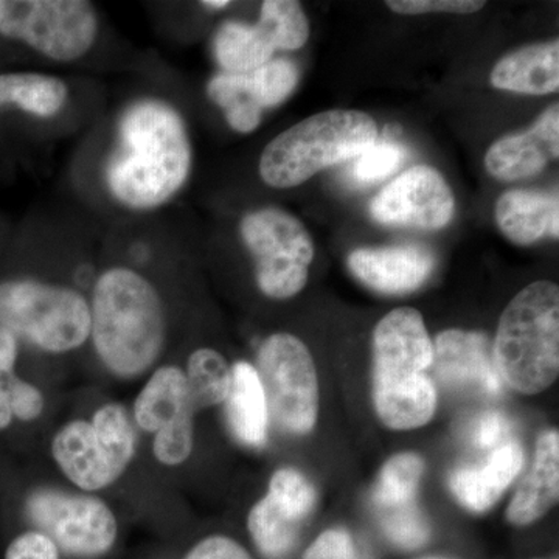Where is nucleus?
<instances>
[{"label": "nucleus", "instance_id": "obj_35", "mask_svg": "<svg viewBox=\"0 0 559 559\" xmlns=\"http://www.w3.org/2000/svg\"><path fill=\"white\" fill-rule=\"evenodd\" d=\"M5 389L13 417L20 418L21 421H33L40 417L44 411V396L40 390L14 374L7 380Z\"/></svg>", "mask_w": 559, "mask_h": 559}, {"label": "nucleus", "instance_id": "obj_37", "mask_svg": "<svg viewBox=\"0 0 559 559\" xmlns=\"http://www.w3.org/2000/svg\"><path fill=\"white\" fill-rule=\"evenodd\" d=\"M5 559H60V550L49 536L33 530L11 540Z\"/></svg>", "mask_w": 559, "mask_h": 559}, {"label": "nucleus", "instance_id": "obj_28", "mask_svg": "<svg viewBox=\"0 0 559 559\" xmlns=\"http://www.w3.org/2000/svg\"><path fill=\"white\" fill-rule=\"evenodd\" d=\"M275 50H299L310 38V22L299 2L266 0L257 22Z\"/></svg>", "mask_w": 559, "mask_h": 559}, {"label": "nucleus", "instance_id": "obj_33", "mask_svg": "<svg viewBox=\"0 0 559 559\" xmlns=\"http://www.w3.org/2000/svg\"><path fill=\"white\" fill-rule=\"evenodd\" d=\"M153 451L164 465L176 466L186 462L193 451V419H179L156 432Z\"/></svg>", "mask_w": 559, "mask_h": 559}, {"label": "nucleus", "instance_id": "obj_40", "mask_svg": "<svg viewBox=\"0 0 559 559\" xmlns=\"http://www.w3.org/2000/svg\"><path fill=\"white\" fill-rule=\"evenodd\" d=\"M17 337L11 331L0 326V385L5 384L13 373L17 359Z\"/></svg>", "mask_w": 559, "mask_h": 559}, {"label": "nucleus", "instance_id": "obj_31", "mask_svg": "<svg viewBox=\"0 0 559 559\" xmlns=\"http://www.w3.org/2000/svg\"><path fill=\"white\" fill-rule=\"evenodd\" d=\"M407 151L400 143L392 140L374 142L370 148L355 157L348 175L353 182L359 186H371L380 180L389 178L406 160Z\"/></svg>", "mask_w": 559, "mask_h": 559}, {"label": "nucleus", "instance_id": "obj_19", "mask_svg": "<svg viewBox=\"0 0 559 559\" xmlns=\"http://www.w3.org/2000/svg\"><path fill=\"white\" fill-rule=\"evenodd\" d=\"M496 90L522 95H547L559 90V40L533 44L507 55L495 66Z\"/></svg>", "mask_w": 559, "mask_h": 559}, {"label": "nucleus", "instance_id": "obj_27", "mask_svg": "<svg viewBox=\"0 0 559 559\" xmlns=\"http://www.w3.org/2000/svg\"><path fill=\"white\" fill-rule=\"evenodd\" d=\"M207 94L223 109L231 130L248 134L260 127L263 109L250 97L242 73H218L210 80Z\"/></svg>", "mask_w": 559, "mask_h": 559}, {"label": "nucleus", "instance_id": "obj_8", "mask_svg": "<svg viewBox=\"0 0 559 559\" xmlns=\"http://www.w3.org/2000/svg\"><path fill=\"white\" fill-rule=\"evenodd\" d=\"M240 235L264 296L288 300L307 286L314 242L296 216L277 207L253 210L242 216Z\"/></svg>", "mask_w": 559, "mask_h": 559}, {"label": "nucleus", "instance_id": "obj_42", "mask_svg": "<svg viewBox=\"0 0 559 559\" xmlns=\"http://www.w3.org/2000/svg\"><path fill=\"white\" fill-rule=\"evenodd\" d=\"M229 5V0H204V2H202V7L207 10H224Z\"/></svg>", "mask_w": 559, "mask_h": 559}, {"label": "nucleus", "instance_id": "obj_25", "mask_svg": "<svg viewBox=\"0 0 559 559\" xmlns=\"http://www.w3.org/2000/svg\"><path fill=\"white\" fill-rule=\"evenodd\" d=\"M186 377L191 403L197 411L218 406L229 395L231 369L216 349L200 348L191 353Z\"/></svg>", "mask_w": 559, "mask_h": 559}, {"label": "nucleus", "instance_id": "obj_5", "mask_svg": "<svg viewBox=\"0 0 559 559\" xmlns=\"http://www.w3.org/2000/svg\"><path fill=\"white\" fill-rule=\"evenodd\" d=\"M377 139V123L367 114L325 110L272 139L260 157V176L272 189H293L331 165L355 159Z\"/></svg>", "mask_w": 559, "mask_h": 559}, {"label": "nucleus", "instance_id": "obj_30", "mask_svg": "<svg viewBox=\"0 0 559 559\" xmlns=\"http://www.w3.org/2000/svg\"><path fill=\"white\" fill-rule=\"evenodd\" d=\"M385 538L403 550H417L430 538V527L417 503L399 509L378 510Z\"/></svg>", "mask_w": 559, "mask_h": 559}, {"label": "nucleus", "instance_id": "obj_17", "mask_svg": "<svg viewBox=\"0 0 559 559\" xmlns=\"http://www.w3.org/2000/svg\"><path fill=\"white\" fill-rule=\"evenodd\" d=\"M559 498V433L547 430L536 443L535 460L507 509V520L518 527L546 516Z\"/></svg>", "mask_w": 559, "mask_h": 559}, {"label": "nucleus", "instance_id": "obj_29", "mask_svg": "<svg viewBox=\"0 0 559 559\" xmlns=\"http://www.w3.org/2000/svg\"><path fill=\"white\" fill-rule=\"evenodd\" d=\"M250 97L261 109L282 105L299 83V69L286 58H272L270 62L249 73H242Z\"/></svg>", "mask_w": 559, "mask_h": 559}, {"label": "nucleus", "instance_id": "obj_32", "mask_svg": "<svg viewBox=\"0 0 559 559\" xmlns=\"http://www.w3.org/2000/svg\"><path fill=\"white\" fill-rule=\"evenodd\" d=\"M267 495L285 503L301 520L310 514L316 503L314 487L304 474L293 468L275 471L274 476L271 477Z\"/></svg>", "mask_w": 559, "mask_h": 559}, {"label": "nucleus", "instance_id": "obj_4", "mask_svg": "<svg viewBox=\"0 0 559 559\" xmlns=\"http://www.w3.org/2000/svg\"><path fill=\"white\" fill-rule=\"evenodd\" d=\"M492 356L502 380L525 395L544 392L557 381V283L539 280L516 294L500 316Z\"/></svg>", "mask_w": 559, "mask_h": 559}, {"label": "nucleus", "instance_id": "obj_43", "mask_svg": "<svg viewBox=\"0 0 559 559\" xmlns=\"http://www.w3.org/2000/svg\"><path fill=\"white\" fill-rule=\"evenodd\" d=\"M423 559H448V558H441V557H429V558H423Z\"/></svg>", "mask_w": 559, "mask_h": 559}, {"label": "nucleus", "instance_id": "obj_39", "mask_svg": "<svg viewBox=\"0 0 559 559\" xmlns=\"http://www.w3.org/2000/svg\"><path fill=\"white\" fill-rule=\"evenodd\" d=\"M509 419L499 412H488L477 423L476 430H474V440L480 448H491L498 444L503 436L509 433Z\"/></svg>", "mask_w": 559, "mask_h": 559}, {"label": "nucleus", "instance_id": "obj_24", "mask_svg": "<svg viewBox=\"0 0 559 559\" xmlns=\"http://www.w3.org/2000/svg\"><path fill=\"white\" fill-rule=\"evenodd\" d=\"M301 522L304 520L285 503L267 495L250 510L248 527L264 557L282 559L296 546Z\"/></svg>", "mask_w": 559, "mask_h": 559}, {"label": "nucleus", "instance_id": "obj_15", "mask_svg": "<svg viewBox=\"0 0 559 559\" xmlns=\"http://www.w3.org/2000/svg\"><path fill=\"white\" fill-rule=\"evenodd\" d=\"M348 267L364 285L382 294H407L419 288L433 270V257L421 246L358 249Z\"/></svg>", "mask_w": 559, "mask_h": 559}, {"label": "nucleus", "instance_id": "obj_2", "mask_svg": "<svg viewBox=\"0 0 559 559\" xmlns=\"http://www.w3.org/2000/svg\"><path fill=\"white\" fill-rule=\"evenodd\" d=\"M91 336L98 358L112 373L132 378L150 369L167 340V312L159 290L145 275L114 266L92 294Z\"/></svg>", "mask_w": 559, "mask_h": 559}, {"label": "nucleus", "instance_id": "obj_9", "mask_svg": "<svg viewBox=\"0 0 559 559\" xmlns=\"http://www.w3.org/2000/svg\"><path fill=\"white\" fill-rule=\"evenodd\" d=\"M98 25L86 0H0V35L49 60L79 61L94 46Z\"/></svg>", "mask_w": 559, "mask_h": 559}, {"label": "nucleus", "instance_id": "obj_1", "mask_svg": "<svg viewBox=\"0 0 559 559\" xmlns=\"http://www.w3.org/2000/svg\"><path fill=\"white\" fill-rule=\"evenodd\" d=\"M191 145L186 121L170 103L143 98L117 123L105 186L117 204L148 212L171 201L189 180Z\"/></svg>", "mask_w": 559, "mask_h": 559}, {"label": "nucleus", "instance_id": "obj_41", "mask_svg": "<svg viewBox=\"0 0 559 559\" xmlns=\"http://www.w3.org/2000/svg\"><path fill=\"white\" fill-rule=\"evenodd\" d=\"M11 419H13V411H11L9 393L3 384L0 385V430L9 428Z\"/></svg>", "mask_w": 559, "mask_h": 559}, {"label": "nucleus", "instance_id": "obj_36", "mask_svg": "<svg viewBox=\"0 0 559 559\" xmlns=\"http://www.w3.org/2000/svg\"><path fill=\"white\" fill-rule=\"evenodd\" d=\"M388 7L400 14H469L484 9L485 2H477V0H390Z\"/></svg>", "mask_w": 559, "mask_h": 559}, {"label": "nucleus", "instance_id": "obj_7", "mask_svg": "<svg viewBox=\"0 0 559 559\" xmlns=\"http://www.w3.org/2000/svg\"><path fill=\"white\" fill-rule=\"evenodd\" d=\"M135 451V433L121 404H106L92 423L76 419L51 441L62 473L84 491H98L119 480Z\"/></svg>", "mask_w": 559, "mask_h": 559}, {"label": "nucleus", "instance_id": "obj_38", "mask_svg": "<svg viewBox=\"0 0 559 559\" xmlns=\"http://www.w3.org/2000/svg\"><path fill=\"white\" fill-rule=\"evenodd\" d=\"M186 559H252L248 550L227 536H209L187 554Z\"/></svg>", "mask_w": 559, "mask_h": 559}, {"label": "nucleus", "instance_id": "obj_10", "mask_svg": "<svg viewBox=\"0 0 559 559\" xmlns=\"http://www.w3.org/2000/svg\"><path fill=\"white\" fill-rule=\"evenodd\" d=\"M259 373L267 412L286 432H311L319 414V381L307 345L289 333H275L261 344Z\"/></svg>", "mask_w": 559, "mask_h": 559}, {"label": "nucleus", "instance_id": "obj_21", "mask_svg": "<svg viewBox=\"0 0 559 559\" xmlns=\"http://www.w3.org/2000/svg\"><path fill=\"white\" fill-rule=\"evenodd\" d=\"M224 403L227 421L237 440L250 448L264 447L270 412L255 367L245 360L231 367L230 392Z\"/></svg>", "mask_w": 559, "mask_h": 559}, {"label": "nucleus", "instance_id": "obj_13", "mask_svg": "<svg viewBox=\"0 0 559 559\" xmlns=\"http://www.w3.org/2000/svg\"><path fill=\"white\" fill-rule=\"evenodd\" d=\"M558 156L559 105L555 103L530 130L492 143L485 156V167L492 178L511 182L538 175Z\"/></svg>", "mask_w": 559, "mask_h": 559}, {"label": "nucleus", "instance_id": "obj_14", "mask_svg": "<svg viewBox=\"0 0 559 559\" xmlns=\"http://www.w3.org/2000/svg\"><path fill=\"white\" fill-rule=\"evenodd\" d=\"M432 367L447 384L476 388L498 395L502 377L487 337L473 331L448 330L439 334L433 348Z\"/></svg>", "mask_w": 559, "mask_h": 559}, {"label": "nucleus", "instance_id": "obj_26", "mask_svg": "<svg viewBox=\"0 0 559 559\" xmlns=\"http://www.w3.org/2000/svg\"><path fill=\"white\" fill-rule=\"evenodd\" d=\"M425 462L415 452H401L382 466L373 492L378 510L399 509L415 502Z\"/></svg>", "mask_w": 559, "mask_h": 559}, {"label": "nucleus", "instance_id": "obj_12", "mask_svg": "<svg viewBox=\"0 0 559 559\" xmlns=\"http://www.w3.org/2000/svg\"><path fill=\"white\" fill-rule=\"evenodd\" d=\"M455 212L451 187L439 171L418 165L384 187L370 204V213L385 226L439 230Z\"/></svg>", "mask_w": 559, "mask_h": 559}, {"label": "nucleus", "instance_id": "obj_11", "mask_svg": "<svg viewBox=\"0 0 559 559\" xmlns=\"http://www.w3.org/2000/svg\"><path fill=\"white\" fill-rule=\"evenodd\" d=\"M27 514L38 532L70 557H100L110 550L119 533L112 511L92 496L38 489L27 499Z\"/></svg>", "mask_w": 559, "mask_h": 559}, {"label": "nucleus", "instance_id": "obj_23", "mask_svg": "<svg viewBox=\"0 0 559 559\" xmlns=\"http://www.w3.org/2000/svg\"><path fill=\"white\" fill-rule=\"evenodd\" d=\"M216 61L224 72L249 73L274 58L275 47L259 24L229 21L216 32Z\"/></svg>", "mask_w": 559, "mask_h": 559}, {"label": "nucleus", "instance_id": "obj_22", "mask_svg": "<svg viewBox=\"0 0 559 559\" xmlns=\"http://www.w3.org/2000/svg\"><path fill=\"white\" fill-rule=\"evenodd\" d=\"M68 98V84L58 76L36 72L0 73V110L14 108L50 119L61 112Z\"/></svg>", "mask_w": 559, "mask_h": 559}, {"label": "nucleus", "instance_id": "obj_34", "mask_svg": "<svg viewBox=\"0 0 559 559\" xmlns=\"http://www.w3.org/2000/svg\"><path fill=\"white\" fill-rule=\"evenodd\" d=\"M304 559H364L358 544L345 528H330L320 533L305 551Z\"/></svg>", "mask_w": 559, "mask_h": 559}, {"label": "nucleus", "instance_id": "obj_18", "mask_svg": "<svg viewBox=\"0 0 559 559\" xmlns=\"http://www.w3.org/2000/svg\"><path fill=\"white\" fill-rule=\"evenodd\" d=\"M499 229L518 246L559 237L558 194L536 190L506 191L496 202Z\"/></svg>", "mask_w": 559, "mask_h": 559}, {"label": "nucleus", "instance_id": "obj_16", "mask_svg": "<svg viewBox=\"0 0 559 559\" xmlns=\"http://www.w3.org/2000/svg\"><path fill=\"white\" fill-rule=\"evenodd\" d=\"M524 466V451L520 443L500 444L479 466H466L454 471L451 489L465 509L481 513L502 498L511 481Z\"/></svg>", "mask_w": 559, "mask_h": 559}, {"label": "nucleus", "instance_id": "obj_6", "mask_svg": "<svg viewBox=\"0 0 559 559\" xmlns=\"http://www.w3.org/2000/svg\"><path fill=\"white\" fill-rule=\"evenodd\" d=\"M0 326L50 353L91 337V305L80 290L33 278L0 282Z\"/></svg>", "mask_w": 559, "mask_h": 559}, {"label": "nucleus", "instance_id": "obj_3", "mask_svg": "<svg viewBox=\"0 0 559 559\" xmlns=\"http://www.w3.org/2000/svg\"><path fill=\"white\" fill-rule=\"evenodd\" d=\"M433 347L425 320L414 308L390 311L373 334V401L390 429L428 425L437 409V390L428 371Z\"/></svg>", "mask_w": 559, "mask_h": 559}, {"label": "nucleus", "instance_id": "obj_20", "mask_svg": "<svg viewBox=\"0 0 559 559\" xmlns=\"http://www.w3.org/2000/svg\"><path fill=\"white\" fill-rule=\"evenodd\" d=\"M186 371L176 366L160 367L139 393L134 417L146 432H159L179 419L194 418Z\"/></svg>", "mask_w": 559, "mask_h": 559}]
</instances>
